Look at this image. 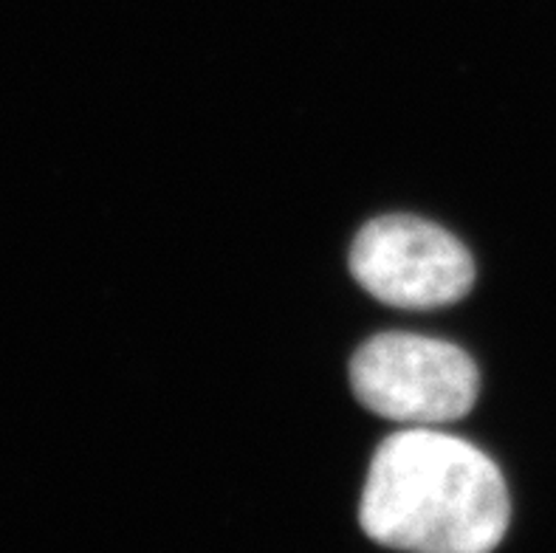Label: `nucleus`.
<instances>
[{"mask_svg":"<svg viewBox=\"0 0 556 553\" xmlns=\"http://www.w3.org/2000/svg\"><path fill=\"white\" fill-rule=\"evenodd\" d=\"M508 517V486L492 457L430 427L381 441L359 505L367 537L404 553H492Z\"/></svg>","mask_w":556,"mask_h":553,"instance_id":"f257e3e1","label":"nucleus"},{"mask_svg":"<svg viewBox=\"0 0 556 553\" xmlns=\"http://www.w3.org/2000/svg\"><path fill=\"white\" fill-rule=\"evenodd\" d=\"M351 387L362 406L409 427L464 418L478 401L472 356L444 339L379 334L351 359Z\"/></svg>","mask_w":556,"mask_h":553,"instance_id":"f03ea898","label":"nucleus"},{"mask_svg":"<svg viewBox=\"0 0 556 553\" xmlns=\"http://www.w3.org/2000/svg\"><path fill=\"white\" fill-rule=\"evenodd\" d=\"M351 272L384 305L427 311L472 291L475 260L444 226L416 215H384L362 226L353 240Z\"/></svg>","mask_w":556,"mask_h":553,"instance_id":"7ed1b4c3","label":"nucleus"}]
</instances>
